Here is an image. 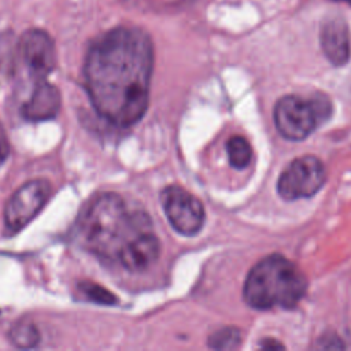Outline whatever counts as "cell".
I'll list each match as a JSON object with an SVG mask.
<instances>
[{"mask_svg": "<svg viewBox=\"0 0 351 351\" xmlns=\"http://www.w3.org/2000/svg\"><path fill=\"white\" fill-rule=\"evenodd\" d=\"M154 48L145 32L117 27L88 49L84 84L100 117L126 128L137 123L149 103Z\"/></svg>", "mask_w": 351, "mask_h": 351, "instance_id": "1", "label": "cell"}, {"mask_svg": "<svg viewBox=\"0 0 351 351\" xmlns=\"http://www.w3.org/2000/svg\"><path fill=\"white\" fill-rule=\"evenodd\" d=\"M151 229L144 213H129L122 197L112 192L95 195L81 210L75 233L81 245L103 259H118L123 245Z\"/></svg>", "mask_w": 351, "mask_h": 351, "instance_id": "2", "label": "cell"}, {"mask_svg": "<svg viewBox=\"0 0 351 351\" xmlns=\"http://www.w3.org/2000/svg\"><path fill=\"white\" fill-rule=\"evenodd\" d=\"M306 289L307 281L299 267L282 255L273 254L250 270L243 296L245 303L256 310L293 308Z\"/></svg>", "mask_w": 351, "mask_h": 351, "instance_id": "3", "label": "cell"}, {"mask_svg": "<svg viewBox=\"0 0 351 351\" xmlns=\"http://www.w3.org/2000/svg\"><path fill=\"white\" fill-rule=\"evenodd\" d=\"M330 115L328 97L304 99L296 95L281 97L274 106V125L287 140L299 141L310 136Z\"/></svg>", "mask_w": 351, "mask_h": 351, "instance_id": "4", "label": "cell"}, {"mask_svg": "<svg viewBox=\"0 0 351 351\" xmlns=\"http://www.w3.org/2000/svg\"><path fill=\"white\" fill-rule=\"evenodd\" d=\"M326 180L322 162L313 155L293 159L280 174L277 191L285 200L306 199L315 195Z\"/></svg>", "mask_w": 351, "mask_h": 351, "instance_id": "5", "label": "cell"}, {"mask_svg": "<svg viewBox=\"0 0 351 351\" xmlns=\"http://www.w3.org/2000/svg\"><path fill=\"white\" fill-rule=\"evenodd\" d=\"M34 82L43 81L56 66V49L51 36L40 29L25 32L16 43V64Z\"/></svg>", "mask_w": 351, "mask_h": 351, "instance_id": "6", "label": "cell"}, {"mask_svg": "<svg viewBox=\"0 0 351 351\" xmlns=\"http://www.w3.org/2000/svg\"><path fill=\"white\" fill-rule=\"evenodd\" d=\"M163 211L178 233L193 236L204 223V208L199 199L181 186H167L160 192Z\"/></svg>", "mask_w": 351, "mask_h": 351, "instance_id": "7", "label": "cell"}, {"mask_svg": "<svg viewBox=\"0 0 351 351\" xmlns=\"http://www.w3.org/2000/svg\"><path fill=\"white\" fill-rule=\"evenodd\" d=\"M51 193V184L44 178H36L23 184L7 202L4 208V225L11 233L25 228L44 207Z\"/></svg>", "mask_w": 351, "mask_h": 351, "instance_id": "8", "label": "cell"}, {"mask_svg": "<svg viewBox=\"0 0 351 351\" xmlns=\"http://www.w3.org/2000/svg\"><path fill=\"white\" fill-rule=\"evenodd\" d=\"M159 252V239L149 229L132 237L121 250L117 261L129 271H143L155 263Z\"/></svg>", "mask_w": 351, "mask_h": 351, "instance_id": "9", "label": "cell"}, {"mask_svg": "<svg viewBox=\"0 0 351 351\" xmlns=\"http://www.w3.org/2000/svg\"><path fill=\"white\" fill-rule=\"evenodd\" d=\"M321 48L326 59L333 66H344L351 53L350 33L346 21L341 16L326 18L319 32Z\"/></svg>", "mask_w": 351, "mask_h": 351, "instance_id": "10", "label": "cell"}, {"mask_svg": "<svg viewBox=\"0 0 351 351\" xmlns=\"http://www.w3.org/2000/svg\"><path fill=\"white\" fill-rule=\"evenodd\" d=\"M60 93L47 80L34 82L29 99L23 103L21 114L27 121H48L58 115L60 108Z\"/></svg>", "mask_w": 351, "mask_h": 351, "instance_id": "11", "label": "cell"}, {"mask_svg": "<svg viewBox=\"0 0 351 351\" xmlns=\"http://www.w3.org/2000/svg\"><path fill=\"white\" fill-rule=\"evenodd\" d=\"M226 152L229 163L234 169H244L250 165L252 158V149L250 143L241 136H233L226 143Z\"/></svg>", "mask_w": 351, "mask_h": 351, "instance_id": "12", "label": "cell"}, {"mask_svg": "<svg viewBox=\"0 0 351 351\" xmlns=\"http://www.w3.org/2000/svg\"><path fill=\"white\" fill-rule=\"evenodd\" d=\"M11 343L19 348H32L40 341V333L37 328L30 322H18L10 330Z\"/></svg>", "mask_w": 351, "mask_h": 351, "instance_id": "13", "label": "cell"}, {"mask_svg": "<svg viewBox=\"0 0 351 351\" xmlns=\"http://www.w3.org/2000/svg\"><path fill=\"white\" fill-rule=\"evenodd\" d=\"M241 343V332L237 328L226 326L218 329L208 337V346L214 350H233Z\"/></svg>", "mask_w": 351, "mask_h": 351, "instance_id": "14", "label": "cell"}, {"mask_svg": "<svg viewBox=\"0 0 351 351\" xmlns=\"http://www.w3.org/2000/svg\"><path fill=\"white\" fill-rule=\"evenodd\" d=\"M80 291L85 295V298L90 302H95L97 304H104V306H112L118 302L117 296L114 293H111L110 291H107L106 288L100 287L99 284L95 282H80L78 284Z\"/></svg>", "mask_w": 351, "mask_h": 351, "instance_id": "15", "label": "cell"}, {"mask_svg": "<svg viewBox=\"0 0 351 351\" xmlns=\"http://www.w3.org/2000/svg\"><path fill=\"white\" fill-rule=\"evenodd\" d=\"M319 348H343V344L339 337H336L332 333H328L325 337H321L318 340Z\"/></svg>", "mask_w": 351, "mask_h": 351, "instance_id": "16", "label": "cell"}, {"mask_svg": "<svg viewBox=\"0 0 351 351\" xmlns=\"http://www.w3.org/2000/svg\"><path fill=\"white\" fill-rule=\"evenodd\" d=\"M8 154H10V144L4 133V129L0 123V166L5 162V159L8 158Z\"/></svg>", "mask_w": 351, "mask_h": 351, "instance_id": "17", "label": "cell"}, {"mask_svg": "<svg viewBox=\"0 0 351 351\" xmlns=\"http://www.w3.org/2000/svg\"><path fill=\"white\" fill-rule=\"evenodd\" d=\"M262 348H284V346L276 340H265L261 344Z\"/></svg>", "mask_w": 351, "mask_h": 351, "instance_id": "18", "label": "cell"}, {"mask_svg": "<svg viewBox=\"0 0 351 351\" xmlns=\"http://www.w3.org/2000/svg\"><path fill=\"white\" fill-rule=\"evenodd\" d=\"M335 1H343V3H347L351 5V0H335Z\"/></svg>", "mask_w": 351, "mask_h": 351, "instance_id": "19", "label": "cell"}]
</instances>
